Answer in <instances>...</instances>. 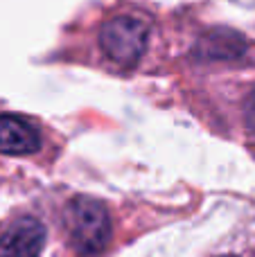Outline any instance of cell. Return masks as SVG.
Masks as SVG:
<instances>
[{"instance_id": "6da1fadb", "label": "cell", "mask_w": 255, "mask_h": 257, "mask_svg": "<svg viewBox=\"0 0 255 257\" xmlns=\"http://www.w3.org/2000/svg\"><path fill=\"white\" fill-rule=\"evenodd\" d=\"M163 9L140 0L90 3L68 23L72 50H86L93 63L115 72H131L163 34Z\"/></svg>"}, {"instance_id": "7a4b0ae2", "label": "cell", "mask_w": 255, "mask_h": 257, "mask_svg": "<svg viewBox=\"0 0 255 257\" xmlns=\"http://www.w3.org/2000/svg\"><path fill=\"white\" fill-rule=\"evenodd\" d=\"M63 221L75 250L84 257L99 255L111 241V217L97 199L75 196L63 210Z\"/></svg>"}, {"instance_id": "3957f363", "label": "cell", "mask_w": 255, "mask_h": 257, "mask_svg": "<svg viewBox=\"0 0 255 257\" xmlns=\"http://www.w3.org/2000/svg\"><path fill=\"white\" fill-rule=\"evenodd\" d=\"M43 244V223L34 217H21L0 235V257H41Z\"/></svg>"}, {"instance_id": "277c9868", "label": "cell", "mask_w": 255, "mask_h": 257, "mask_svg": "<svg viewBox=\"0 0 255 257\" xmlns=\"http://www.w3.org/2000/svg\"><path fill=\"white\" fill-rule=\"evenodd\" d=\"M41 131L30 117L0 113V154L32 156L41 149Z\"/></svg>"}, {"instance_id": "5b68a950", "label": "cell", "mask_w": 255, "mask_h": 257, "mask_svg": "<svg viewBox=\"0 0 255 257\" xmlns=\"http://www.w3.org/2000/svg\"><path fill=\"white\" fill-rule=\"evenodd\" d=\"M242 117H244V124H246V131L255 136V84L251 86V90L246 93L242 102Z\"/></svg>"}, {"instance_id": "8992f818", "label": "cell", "mask_w": 255, "mask_h": 257, "mask_svg": "<svg viewBox=\"0 0 255 257\" xmlns=\"http://www.w3.org/2000/svg\"><path fill=\"white\" fill-rule=\"evenodd\" d=\"M224 257H235V255H224Z\"/></svg>"}]
</instances>
